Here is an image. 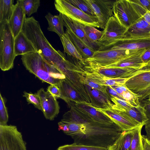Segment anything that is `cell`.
I'll list each match as a JSON object with an SVG mask.
<instances>
[{
	"label": "cell",
	"mask_w": 150,
	"mask_h": 150,
	"mask_svg": "<svg viewBox=\"0 0 150 150\" xmlns=\"http://www.w3.org/2000/svg\"><path fill=\"white\" fill-rule=\"evenodd\" d=\"M68 105L70 110L61 121L65 125L64 133L71 136L74 143L108 148L123 131L115 123H100L93 120L73 102Z\"/></svg>",
	"instance_id": "cell-1"
},
{
	"label": "cell",
	"mask_w": 150,
	"mask_h": 150,
	"mask_svg": "<svg viewBox=\"0 0 150 150\" xmlns=\"http://www.w3.org/2000/svg\"><path fill=\"white\" fill-rule=\"evenodd\" d=\"M22 31L39 53L61 72L64 70L69 63V56L52 46L44 34L39 22L34 17L26 18Z\"/></svg>",
	"instance_id": "cell-2"
},
{
	"label": "cell",
	"mask_w": 150,
	"mask_h": 150,
	"mask_svg": "<svg viewBox=\"0 0 150 150\" xmlns=\"http://www.w3.org/2000/svg\"><path fill=\"white\" fill-rule=\"evenodd\" d=\"M21 59L26 70L42 82L57 86L61 80L66 78L57 67L38 52L22 55Z\"/></svg>",
	"instance_id": "cell-3"
},
{
	"label": "cell",
	"mask_w": 150,
	"mask_h": 150,
	"mask_svg": "<svg viewBox=\"0 0 150 150\" xmlns=\"http://www.w3.org/2000/svg\"><path fill=\"white\" fill-rule=\"evenodd\" d=\"M15 38L8 22L0 23V68L4 71L12 69L16 57Z\"/></svg>",
	"instance_id": "cell-4"
},
{
	"label": "cell",
	"mask_w": 150,
	"mask_h": 150,
	"mask_svg": "<svg viewBox=\"0 0 150 150\" xmlns=\"http://www.w3.org/2000/svg\"><path fill=\"white\" fill-rule=\"evenodd\" d=\"M141 50H98L95 52L91 57L83 59L82 62H81L83 67L90 68H101L116 63Z\"/></svg>",
	"instance_id": "cell-5"
},
{
	"label": "cell",
	"mask_w": 150,
	"mask_h": 150,
	"mask_svg": "<svg viewBox=\"0 0 150 150\" xmlns=\"http://www.w3.org/2000/svg\"><path fill=\"white\" fill-rule=\"evenodd\" d=\"M54 5L56 9L59 13L83 25L100 28L96 16L87 14L70 4L66 0H55Z\"/></svg>",
	"instance_id": "cell-6"
},
{
	"label": "cell",
	"mask_w": 150,
	"mask_h": 150,
	"mask_svg": "<svg viewBox=\"0 0 150 150\" xmlns=\"http://www.w3.org/2000/svg\"><path fill=\"white\" fill-rule=\"evenodd\" d=\"M0 150H27L26 143L16 126L0 125Z\"/></svg>",
	"instance_id": "cell-7"
},
{
	"label": "cell",
	"mask_w": 150,
	"mask_h": 150,
	"mask_svg": "<svg viewBox=\"0 0 150 150\" xmlns=\"http://www.w3.org/2000/svg\"><path fill=\"white\" fill-rule=\"evenodd\" d=\"M113 12L120 24L127 29L142 17L130 0H116Z\"/></svg>",
	"instance_id": "cell-8"
},
{
	"label": "cell",
	"mask_w": 150,
	"mask_h": 150,
	"mask_svg": "<svg viewBox=\"0 0 150 150\" xmlns=\"http://www.w3.org/2000/svg\"><path fill=\"white\" fill-rule=\"evenodd\" d=\"M125 85L133 93L139 96V102L150 98V71L140 70L129 78Z\"/></svg>",
	"instance_id": "cell-9"
},
{
	"label": "cell",
	"mask_w": 150,
	"mask_h": 150,
	"mask_svg": "<svg viewBox=\"0 0 150 150\" xmlns=\"http://www.w3.org/2000/svg\"><path fill=\"white\" fill-rule=\"evenodd\" d=\"M127 29L113 15L108 20L102 31L101 37L98 42L100 48L109 45L123 38Z\"/></svg>",
	"instance_id": "cell-10"
},
{
	"label": "cell",
	"mask_w": 150,
	"mask_h": 150,
	"mask_svg": "<svg viewBox=\"0 0 150 150\" xmlns=\"http://www.w3.org/2000/svg\"><path fill=\"white\" fill-rule=\"evenodd\" d=\"M85 1L95 13L100 28L104 30L109 19L113 16V5L116 0Z\"/></svg>",
	"instance_id": "cell-11"
},
{
	"label": "cell",
	"mask_w": 150,
	"mask_h": 150,
	"mask_svg": "<svg viewBox=\"0 0 150 150\" xmlns=\"http://www.w3.org/2000/svg\"><path fill=\"white\" fill-rule=\"evenodd\" d=\"M40 98L42 112L45 118L52 120L59 112V106L57 98L43 88L37 93Z\"/></svg>",
	"instance_id": "cell-12"
},
{
	"label": "cell",
	"mask_w": 150,
	"mask_h": 150,
	"mask_svg": "<svg viewBox=\"0 0 150 150\" xmlns=\"http://www.w3.org/2000/svg\"><path fill=\"white\" fill-rule=\"evenodd\" d=\"M94 108L109 117L123 131L134 129L141 125H142L129 117L123 111L112 109Z\"/></svg>",
	"instance_id": "cell-13"
},
{
	"label": "cell",
	"mask_w": 150,
	"mask_h": 150,
	"mask_svg": "<svg viewBox=\"0 0 150 150\" xmlns=\"http://www.w3.org/2000/svg\"><path fill=\"white\" fill-rule=\"evenodd\" d=\"M85 72L95 74L108 78L127 79L137 74L140 69L132 68H100L83 67Z\"/></svg>",
	"instance_id": "cell-14"
},
{
	"label": "cell",
	"mask_w": 150,
	"mask_h": 150,
	"mask_svg": "<svg viewBox=\"0 0 150 150\" xmlns=\"http://www.w3.org/2000/svg\"><path fill=\"white\" fill-rule=\"evenodd\" d=\"M150 47V38H122L108 46L101 47L99 50H138Z\"/></svg>",
	"instance_id": "cell-15"
},
{
	"label": "cell",
	"mask_w": 150,
	"mask_h": 150,
	"mask_svg": "<svg viewBox=\"0 0 150 150\" xmlns=\"http://www.w3.org/2000/svg\"><path fill=\"white\" fill-rule=\"evenodd\" d=\"M64 25L70 30L86 45L95 52L99 50L100 46L98 43L92 42L86 36L83 29V25L61 14Z\"/></svg>",
	"instance_id": "cell-16"
},
{
	"label": "cell",
	"mask_w": 150,
	"mask_h": 150,
	"mask_svg": "<svg viewBox=\"0 0 150 150\" xmlns=\"http://www.w3.org/2000/svg\"><path fill=\"white\" fill-rule=\"evenodd\" d=\"M24 10L19 0L14 4L12 16L8 22V25L14 37L22 31L23 25L26 18Z\"/></svg>",
	"instance_id": "cell-17"
},
{
	"label": "cell",
	"mask_w": 150,
	"mask_h": 150,
	"mask_svg": "<svg viewBox=\"0 0 150 150\" xmlns=\"http://www.w3.org/2000/svg\"><path fill=\"white\" fill-rule=\"evenodd\" d=\"M150 38V25L142 17L127 29L123 38Z\"/></svg>",
	"instance_id": "cell-18"
},
{
	"label": "cell",
	"mask_w": 150,
	"mask_h": 150,
	"mask_svg": "<svg viewBox=\"0 0 150 150\" xmlns=\"http://www.w3.org/2000/svg\"><path fill=\"white\" fill-rule=\"evenodd\" d=\"M85 86L89 96L91 106L102 109H112L113 104L107 94L86 84H85Z\"/></svg>",
	"instance_id": "cell-19"
},
{
	"label": "cell",
	"mask_w": 150,
	"mask_h": 150,
	"mask_svg": "<svg viewBox=\"0 0 150 150\" xmlns=\"http://www.w3.org/2000/svg\"><path fill=\"white\" fill-rule=\"evenodd\" d=\"M146 49L141 50L137 52L126 57L116 63L101 68L128 67L140 69L146 65L143 62L141 57L142 54Z\"/></svg>",
	"instance_id": "cell-20"
},
{
	"label": "cell",
	"mask_w": 150,
	"mask_h": 150,
	"mask_svg": "<svg viewBox=\"0 0 150 150\" xmlns=\"http://www.w3.org/2000/svg\"><path fill=\"white\" fill-rule=\"evenodd\" d=\"M57 86L60 91V98L67 103L71 102L77 103H86L81 96L64 79L60 81Z\"/></svg>",
	"instance_id": "cell-21"
},
{
	"label": "cell",
	"mask_w": 150,
	"mask_h": 150,
	"mask_svg": "<svg viewBox=\"0 0 150 150\" xmlns=\"http://www.w3.org/2000/svg\"><path fill=\"white\" fill-rule=\"evenodd\" d=\"M14 50L16 57L37 52L32 43L22 31L15 38Z\"/></svg>",
	"instance_id": "cell-22"
},
{
	"label": "cell",
	"mask_w": 150,
	"mask_h": 150,
	"mask_svg": "<svg viewBox=\"0 0 150 150\" xmlns=\"http://www.w3.org/2000/svg\"><path fill=\"white\" fill-rule=\"evenodd\" d=\"M74 103L76 106L85 112L95 121L106 124H111L114 123L109 117L93 107L91 104L75 102Z\"/></svg>",
	"instance_id": "cell-23"
},
{
	"label": "cell",
	"mask_w": 150,
	"mask_h": 150,
	"mask_svg": "<svg viewBox=\"0 0 150 150\" xmlns=\"http://www.w3.org/2000/svg\"><path fill=\"white\" fill-rule=\"evenodd\" d=\"M134 129L123 131L114 142L108 148V150H128L133 137Z\"/></svg>",
	"instance_id": "cell-24"
},
{
	"label": "cell",
	"mask_w": 150,
	"mask_h": 150,
	"mask_svg": "<svg viewBox=\"0 0 150 150\" xmlns=\"http://www.w3.org/2000/svg\"><path fill=\"white\" fill-rule=\"evenodd\" d=\"M85 76L99 85L104 86H115L125 84L129 78H109L95 74L85 72Z\"/></svg>",
	"instance_id": "cell-25"
},
{
	"label": "cell",
	"mask_w": 150,
	"mask_h": 150,
	"mask_svg": "<svg viewBox=\"0 0 150 150\" xmlns=\"http://www.w3.org/2000/svg\"><path fill=\"white\" fill-rule=\"evenodd\" d=\"M45 18L48 24L47 28L48 30L56 33L59 37L64 34V22L60 13L58 15H53L49 13Z\"/></svg>",
	"instance_id": "cell-26"
},
{
	"label": "cell",
	"mask_w": 150,
	"mask_h": 150,
	"mask_svg": "<svg viewBox=\"0 0 150 150\" xmlns=\"http://www.w3.org/2000/svg\"><path fill=\"white\" fill-rule=\"evenodd\" d=\"M66 33L69 35L83 59L91 58L93 56L95 52L86 45L72 31L66 28Z\"/></svg>",
	"instance_id": "cell-27"
},
{
	"label": "cell",
	"mask_w": 150,
	"mask_h": 150,
	"mask_svg": "<svg viewBox=\"0 0 150 150\" xmlns=\"http://www.w3.org/2000/svg\"><path fill=\"white\" fill-rule=\"evenodd\" d=\"M64 53L82 62L83 60L81 55L66 33L60 37Z\"/></svg>",
	"instance_id": "cell-28"
},
{
	"label": "cell",
	"mask_w": 150,
	"mask_h": 150,
	"mask_svg": "<svg viewBox=\"0 0 150 150\" xmlns=\"http://www.w3.org/2000/svg\"><path fill=\"white\" fill-rule=\"evenodd\" d=\"M125 100L130 103L132 105L137 106L140 103V97L132 92L128 89L125 84L115 86H110Z\"/></svg>",
	"instance_id": "cell-29"
},
{
	"label": "cell",
	"mask_w": 150,
	"mask_h": 150,
	"mask_svg": "<svg viewBox=\"0 0 150 150\" xmlns=\"http://www.w3.org/2000/svg\"><path fill=\"white\" fill-rule=\"evenodd\" d=\"M123 112L141 125H144L147 123L148 119L144 109L140 104L137 106H133Z\"/></svg>",
	"instance_id": "cell-30"
},
{
	"label": "cell",
	"mask_w": 150,
	"mask_h": 150,
	"mask_svg": "<svg viewBox=\"0 0 150 150\" xmlns=\"http://www.w3.org/2000/svg\"><path fill=\"white\" fill-rule=\"evenodd\" d=\"M14 1L13 0H0V23L9 21L13 11Z\"/></svg>",
	"instance_id": "cell-31"
},
{
	"label": "cell",
	"mask_w": 150,
	"mask_h": 150,
	"mask_svg": "<svg viewBox=\"0 0 150 150\" xmlns=\"http://www.w3.org/2000/svg\"><path fill=\"white\" fill-rule=\"evenodd\" d=\"M24 10L26 15L29 17L36 12L40 5V0H19Z\"/></svg>",
	"instance_id": "cell-32"
},
{
	"label": "cell",
	"mask_w": 150,
	"mask_h": 150,
	"mask_svg": "<svg viewBox=\"0 0 150 150\" xmlns=\"http://www.w3.org/2000/svg\"><path fill=\"white\" fill-rule=\"evenodd\" d=\"M143 126L141 125L134 129L133 137L128 150H144L141 134Z\"/></svg>",
	"instance_id": "cell-33"
},
{
	"label": "cell",
	"mask_w": 150,
	"mask_h": 150,
	"mask_svg": "<svg viewBox=\"0 0 150 150\" xmlns=\"http://www.w3.org/2000/svg\"><path fill=\"white\" fill-rule=\"evenodd\" d=\"M57 150H108V148L97 146L77 144L73 143L59 146Z\"/></svg>",
	"instance_id": "cell-34"
},
{
	"label": "cell",
	"mask_w": 150,
	"mask_h": 150,
	"mask_svg": "<svg viewBox=\"0 0 150 150\" xmlns=\"http://www.w3.org/2000/svg\"><path fill=\"white\" fill-rule=\"evenodd\" d=\"M66 1L71 4L87 14L90 16H96L94 12L86 2L85 0H66Z\"/></svg>",
	"instance_id": "cell-35"
},
{
	"label": "cell",
	"mask_w": 150,
	"mask_h": 150,
	"mask_svg": "<svg viewBox=\"0 0 150 150\" xmlns=\"http://www.w3.org/2000/svg\"><path fill=\"white\" fill-rule=\"evenodd\" d=\"M83 29L87 37L93 42L98 43L101 37L102 31L99 30L95 27L83 25Z\"/></svg>",
	"instance_id": "cell-36"
},
{
	"label": "cell",
	"mask_w": 150,
	"mask_h": 150,
	"mask_svg": "<svg viewBox=\"0 0 150 150\" xmlns=\"http://www.w3.org/2000/svg\"><path fill=\"white\" fill-rule=\"evenodd\" d=\"M110 99L114 103L112 109L124 111L134 106L127 101L112 96Z\"/></svg>",
	"instance_id": "cell-37"
},
{
	"label": "cell",
	"mask_w": 150,
	"mask_h": 150,
	"mask_svg": "<svg viewBox=\"0 0 150 150\" xmlns=\"http://www.w3.org/2000/svg\"><path fill=\"white\" fill-rule=\"evenodd\" d=\"M23 93V96L26 98L28 104L31 103L36 108L42 110L41 101L37 93L33 94L31 92L28 93L25 91Z\"/></svg>",
	"instance_id": "cell-38"
},
{
	"label": "cell",
	"mask_w": 150,
	"mask_h": 150,
	"mask_svg": "<svg viewBox=\"0 0 150 150\" xmlns=\"http://www.w3.org/2000/svg\"><path fill=\"white\" fill-rule=\"evenodd\" d=\"M8 116L7 108L5 105L4 100L0 94V125H7Z\"/></svg>",
	"instance_id": "cell-39"
},
{
	"label": "cell",
	"mask_w": 150,
	"mask_h": 150,
	"mask_svg": "<svg viewBox=\"0 0 150 150\" xmlns=\"http://www.w3.org/2000/svg\"><path fill=\"white\" fill-rule=\"evenodd\" d=\"M84 83L85 84L104 93L107 94L109 97L105 86H102L98 84L86 76L85 78Z\"/></svg>",
	"instance_id": "cell-40"
},
{
	"label": "cell",
	"mask_w": 150,
	"mask_h": 150,
	"mask_svg": "<svg viewBox=\"0 0 150 150\" xmlns=\"http://www.w3.org/2000/svg\"><path fill=\"white\" fill-rule=\"evenodd\" d=\"M140 104L144 107L145 110V114L148 119L146 124L150 123V101L148 99H144L141 101Z\"/></svg>",
	"instance_id": "cell-41"
},
{
	"label": "cell",
	"mask_w": 150,
	"mask_h": 150,
	"mask_svg": "<svg viewBox=\"0 0 150 150\" xmlns=\"http://www.w3.org/2000/svg\"><path fill=\"white\" fill-rule=\"evenodd\" d=\"M48 91L51 94L57 98H60L61 93L58 87L56 85L52 84L47 88Z\"/></svg>",
	"instance_id": "cell-42"
},
{
	"label": "cell",
	"mask_w": 150,
	"mask_h": 150,
	"mask_svg": "<svg viewBox=\"0 0 150 150\" xmlns=\"http://www.w3.org/2000/svg\"><path fill=\"white\" fill-rule=\"evenodd\" d=\"M146 11H150V0H132Z\"/></svg>",
	"instance_id": "cell-43"
},
{
	"label": "cell",
	"mask_w": 150,
	"mask_h": 150,
	"mask_svg": "<svg viewBox=\"0 0 150 150\" xmlns=\"http://www.w3.org/2000/svg\"><path fill=\"white\" fill-rule=\"evenodd\" d=\"M141 57L146 65L150 62V47L145 50L142 54Z\"/></svg>",
	"instance_id": "cell-44"
},
{
	"label": "cell",
	"mask_w": 150,
	"mask_h": 150,
	"mask_svg": "<svg viewBox=\"0 0 150 150\" xmlns=\"http://www.w3.org/2000/svg\"><path fill=\"white\" fill-rule=\"evenodd\" d=\"M105 86L107 93L110 99L111 98V96H112L120 99L124 100L121 96L114 89L112 88L110 86Z\"/></svg>",
	"instance_id": "cell-45"
},
{
	"label": "cell",
	"mask_w": 150,
	"mask_h": 150,
	"mask_svg": "<svg viewBox=\"0 0 150 150\" xmlns=\"http://www.w3.org/2000/svg\"><path fill=\"white\" fill-rule=\"evenodd\" d=\"M142 139L144 150H150V141L144 135H142Z\"/></svg>",
	"instance_id": "cell-46"
},
{
	"label": "cell",
	"mask_w": 150,
	"mask_h": 150,
	"mask_svg": "<svg viewBox=\"0 0 150 150\" xmlns=\"http://www.w3.org/2000/svg\"><path fill=\"white\" fill-rule=\"evenodd\" d=\"M142 18L150 25V11H147L142 16Z\"/></svg>",
	"instance_id": "cell-47"
},
{
	"label": "cell",
	"mask_w": 150,
	"mask_h": 150,
	"mask_svg": "<svg viewBox=\"0 0 150 150\" xmlns=\"http://www.w3.org/2000/svg\"><path fill=\"white\" fill-rule=\"evenodd\" d=\"M145 130L146 132V137L150 141V123L146 124L145 125Z\"/></svg>",
	"instance_id": "cell-48"
},
{
	"label": "cell",
	"mask_w": 150,
	"mask_h": 150,
	"mask_svg": "<svg viewBox=\"0 0 150 150\" xmlns=\"http://www.w3.org/2000/svg\"><path fill=\"white\" fill-rule=\"evenodd\" d=\"M140 70L144 71H150V62Z\"/></svg>",
	"instance_id": "cell-49"
},
{
	"label": "cell",
	"mask_w": 150,
	"mask_h": 150,
	"mask_svg": "<svg viewBox=\"0 0 150 150\" xmlns=\"http://www.w3.org/2000/svg\"><path fill=\"white\" fill-rule=\"evenodd\" d=\"M148 99V100L150 101V98H149V99Z\"/></svg>",
	"instance_id": "cell-50"
},
{
	"label": "cell",
	"mask_w": 150,
	"mask_h": 150,
	"mask_svg": "<svg viewBox=\"0 0 150 150\" xmlns=\"http://www.w3.org/2000/svg\"></svg>",
	"instance_id": "cell-51"
}]
</instances>
